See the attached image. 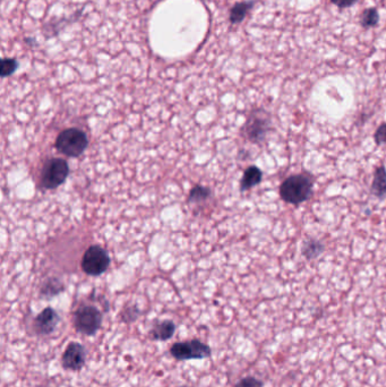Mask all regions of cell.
Returning <instances> with one entry per match:
<instances>
[{
	"instance_id": "cell-1",
	"label": "cell",
	"mask_w": 386,
	"mask_h": 387,
	"mask_svg": "<svg viewBox=\"0 0 386 387\" xmlns=\"http://www.w3.org/2000/svg\"><path fill=\"white\" fill-rule=\"evenodd\" d=\"M314 192V178L309 172H300L288 177L281 183L280 197L288 204L298 205L309 201Z\"/></svg>"
},
{
	"instance_id": "cell-2",
	"label": "cell",
	"mask_w": 386,
	"mask_h": 387,
	"mask_svg": "<svg viewBox=\"0 0 386 387\" xmlns=\"http://www.w3.org/2000/svg\"><path fill=\"white\" fill-rule=\"evenodd\" d=\"M272 129V119L263 109L250 112L243 125V134L247 140L254 144H261L266 140L268 133Z\"/></svg>"
},
{
	"instance_id": "cell-3",
	"label": "cell",
	"mask_w": 386,
	"mask_h": 387,
	"mask_svg": "<svg viewBox=\"0 0 386 387\" xmlns=\"http://www.w3.org/2000/svg\"><path fill=\"white\" fill-rule=\"evenodd\" d=\"M86 134L78 128H67L57 137L56 147L60 153L72 158H77L87 147Z\"/></svg>"
},
{
	"instance_id": "cell-4",
	"label": "cell",
	"mask_w": 386,
	"mask_h": 387,
	"mask_svg": "<svg viewBox=\"0 0 386 387\" xmlns=\"http://www.w3.org/2000/svg\"><path fill=\"white\" fill-rule=\"evenodd\" d=\"M102 325V314L97 307L82 305L74 314V327L78 333L92 336Z\"/></svg>"
},
{
	"instance_id": "cell-5",
	"label": "cell",
	"mask_w": 386,
	"mask_h": 387,
	"mask_svg": "<svg viewBox=\"0 0 386 387\" xmlns=\"http://www.w3.org/2000/svg\"><path fill=\"white\" fill-rule=\"evenodd\" d=\"M170 353L174 359L186 361V360L206 359L211 357V348L208 344L203 343L202 341L190 340L181 341L170 348Z\"/></svg>"
},
{
	"instance_id": "cell-6",
	"label": "cell",
	"mask_w": 386,
	"mask_h": 387,
	"mask_svg": "<svg viewBox=\"0 0 386 387\" xmlns=\"http://www.w3.org/2000/svg\"><path fill=\"white\" fill-rule=\"evenodd\" d=\"M69 168L62 159H51L41 172V185L46 189L58 188L68 176Z\"/></svg>"
},
{
	"instance_id": "cell-7",
	"label": "cell",
	"mask_w": 386,
	"mask_h": 387,
	"mask_svg": "<svg viewBox=\"0 0 386 387\" xmlns=\"http://www.w3.org/2000/svg\"><path fill=\"white\" fill-rule=\"evenodd\" d=\"M82 269L87 276H98L108 270L110 258L102 247L91 246L82 258Z\"/></svg>"
},
{
	"instance_id": "cell-8",
	"label": "cell",
	"mask_w": 386,
	"mask_h": 387,
	"mask_svg": "<svg viewBox=\"0 0 386 387\" xmlns=\"http://www.w3.org/2000/svg\"><path fill=\"white\" fill-rule=\"evenodd\" d=\"M86 363V350L84 345L78 342H71L62 356V368L78 372Z\"/></svg>"
},
{
	"instance_id": "cell-9",
	"label": "cell",
	"mask_w": 386,
	"mask_h": 387,
	"mask_svg": "<svg viewBox=\"0 0 386 387\" xmlns=\"http://www.w3.org/2000/svg\"><path fill=\"white\" fill-rule=\"evenodd\" d=\"M59 321L60 317L56 310L48 307L35 317L33 321V329L37 334L49 335L56 330Z\"/></svg>"
},
{
	"instance_id": "cell-10",
	"label": "cell",
	"mask_w": 386,
	"mask_h": 387,
	"mask_svg": "<svg viewBox=\"0 0 386 387\" xmlns=\"http://www.w3.org/2000/svg\"><path fill=\"white\" fill-rule=\"evenodd\" d=\"M174 332H176L174 323L169 319H165V321L153 324L152 329L149 331V335L153 340L168 341L174 336Z\"/></svg>"
},
{
	"instance_id": "cell-11",
	"label": "cell",
	"mask_w": 386,
	"mask_h": 387,
	"mask_svg": "<svg viewBox=\"0 0 386 387\" xmlns=\"http://www.w3.org/2000/svg\"><path fill=\"white\" fill-rule=\"evenodd\" d=\"M256 3H257L256 0H247V1L235 3L229 12V21L231 24L237 25L243 23V19H246L247 14L254 8Z\"/></svg>"
},
{
	"instance_id": "cell-12",
	"label": "cell",
	"mask_w": 386,
	"mask_h": 387,
	"mask_svg": "<svg viewBox=\"0 0 386 387\" xmlns=\"http://www.w3.org/2000/svg\"><path fill=\"white\" fill-rule=\"evenodd\" d=\"M371 192L380 201L386 199V168L384 165L377 168L374 172Z\"/></svg>"
},
{
	"instance_id": "cell-13",
	"label": "cell",
	"mask_w": 386,
	"mask_h": 387,
	"mask_svg": "<svg viewBox=\"0 0 386 387\" xmlns=\"http://www.w3.org/2000/svg\"><path fill=\"white\" fill-rule=\"evenodd\" d=\"M261 179H263V172L261 169L255 165H250L245 170L243 178L240 180V190L246 192L249 189L254 188L261 183Z\"/></svg>"
},
{
	"instance_id": "cell-14",
	"label": "cell",
	"mask_w": 386,
	"mask_h": 387,
	"mask_svg": "<svg viewBox=\"0 0 386 387\" xmlns=\"http://www.w3.org/2000/svg\"><path fill=\"white\" fill-rule=\"evenodd\" d=\"M324 251L325 245L320 239L309 238L302 242V254L307 260H316L323 254Z\"/></svg>"
},
{
	"instance_id": "cell-15",
	"label": "cell",
	"mask_w": 386,
	"mask_h": 387,
	"mask_svg": "<svg viewBox=\"0 0 386 387\" xmlns=\"http://www.w3.org/2000/svg\"><path fill=\"white\" fill-rule=\"evenodd\" d=\"M74 21H77V19H65V17L59 19H53L49 21V22L46 23L42 26L41 31H42V35H44L46 39H51V37L59 35L62 28H65V25L74 22Z\"/></svg>"
},
{
	"instance_id": "cell-16",
	"label": "cell",
	"mask_w": 386,
	"mask_h": 387,
	"mask_svg": "<svg viewBox=\"0 0 386 387\" xmlns=\"http://www.w3.org/2000/svg\"><path fill=\"white\" fill-rule=\"evenodd\" d=\"M64 289H65V287H64V283L60 280L56 279V278H50V279L46 280V282L41 287V297L44 298V299H53V297L62 294Z\"/></svg>"
},
{
	"instance_id": "cell-17",
	"label": "cell",
	"mask_w": 386,
	"mask_h": 387,
	"mask_svg": "<svg viewBox=\"0 0 386 387\" xmlns=\"http://www.w3.org/2000/svg\"><path fill=\"white\" fill-rule=\"evenodd\" d=\"M380 22V14L375 7L365 10L360 16V25L364 28H375Z\"/></svg>"
},
{
	"instance_id": "cell-18",
	"label": "cell",
	"mask_w": 386,
	"mask_h": 387,
	"mask_svg": "<svg viewBox=\"0 0 386 387\" xmlns=\"http://www.w3.org/2000/svg\"><path fill=\"white\" fill-rule=\"evenodd\" d=\"M19 62L14 58H3L0 64V74L1 78H8L10 75L14 74L17 69H19Z\"/></svg>"
},
{
	"instance_id": "cell-19",
	"label": "cell",
	"mask_w": 386,
	"mask_h": 387,
	"mask_svg": "<svg viewBox=\"0 0 386 387\" xmlns=\"http://www.w3.org/2000/svg\"><path fill=\"white\" fill-rule=\"evenodd\" d=\"M210 196V189L204 186L194 187L190 190V196H188V201L190 203H197V201H205Z\"/></svg>"
},
{
	"instance_id": "cell-20",
	"label": "cell",
	"mask_w": 386,
	"mask_h": 387,
	"mask_svg": "<svg viewBox=\"0 0 386 387\" xmlns=\"http://www.w3.org/2000/svg\"><path fill=\"white\" fill-rule=\"evenodd\" d=\"M140 310L136 306L127 307L122 310V319L125 323H133L138 318Z\"/></svg>"
},
{
	"instance_id": "cell-21",
	"label": "cell",
	"mask_w": 386,
	"mask_h": 387,
	"mask_svg": "<svg viewBox=\"0 0 386 387\" xmlns=\"http://www.w3.org/2000/svg\"><path fill=\"white\" fill-rule=\"evenodd\" d=\"M235 387H263V381L252 376H247L240 379Z\"/></svg>"
},
{
	"instance_id": "cell-22",
	"label": "cell",
	"mask_w": 386,
	"mask_h": 387,
	"mask_svg": "<svg viewBox=\"0 0 386 387\" xmlns=\"http://www.w3.org/2000/svg\"><path fill=\"white\" fill-rule=\"evenodd\" d=\"M374 141H375L377 145L386 144V123L378 126L376 132L374 134Z\"/></svg>"
},
{
	"instance_id": "cell-23",
	"label": "cell",
	"mask_w": 386,
	"mask_h": 387,
	"mask_svg": "<svg viewBox=\"0 0 386 387\" xmlns=\"http://www.w3.org/2000/svg\"><path fill=\"white\" fill-rule=\"evenodd\" d=\"M331 3H333L336 7H339L341 10L343 8H349L358 3V0H330Z\"/></svg>"
},
{
	"instance_id": "cell-24",
	"label": "cell",
	"mask_w": 386,
	"mask_h": 387,
	"mask_svg": "<svg viewBox=\"0 0 386 387\" xmlns=\"http://www.w3.org/2000/svg\"><path fill=\"white\" fill-rule=\"evenodd\" d=\"M25 42H26V44H32V46H35V44H37V42H35V39H25Z\"/></svg>"
},
{
	"instance_id": "cell-25",
	"label": "cell",
	"mask_w": 386,
	"mask_h": 387,
	"mask_svg": "<svg viewBox=\"0 0 386 387\" xmlns=\"http://www.w3.org/2000/svg\"><path fill=\"white\" fill-rule=\"evenodd\" d=\"M202 1H211V0H202Z\"/></svg>"
}]
</instances>
